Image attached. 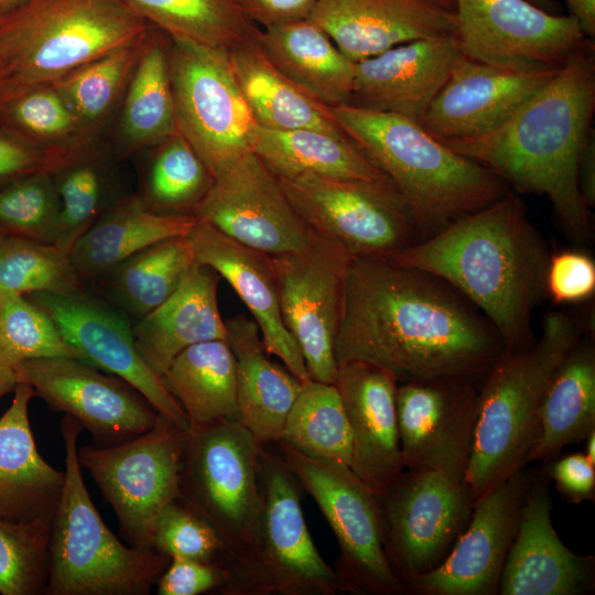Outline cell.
<instances>
[{"mask_svg":"<svg viewBox=\"0 0 595 595\" xmlns=\"http://www.w3.org/2000/svg\"><path fill=\"white\" fill-rule=\"evenodd\" d=\"M505 349L486 316L444 280L392 261L353 258L334 353L398 383L478 382Z\"/></svg>","mask_w":595,"mask_h":595,"instance_id":"cell-1","label":"cell"},{"mask_svg":"<svg viewBox=\"0 0 595 595\" xmlns=\"http://www.w3.org/2000/svg\"><path fill=\"white\" fill-rule=\"evenodd\" d=\"M548 245L518 192L467 214L391 261L429 272L461 292L491 323L505 349L532 345V316L548 296Z\"/></svg>","mask_w":595,"mask_h":595,"instance_id":"cell-2","label":"cell"},{"mask_svg":"<svg viewBox=\"0 0 595 595\" xmlns=\"http://www.w3.org/2000/svg\"><path fill=\"white\" fill-rule=\"evenodd\" d=\"M594 112V41L587 40L502 125L442 142L519 193L545 196L569 237L583 242L591 235L592 214L578 192L577 162Z\"/></svg>","mask_w":595,"mask_h":595,"instance_id":"cell-3","label":"cell"},{"mask_svg":"<svg viewBox=\"0 0 595 595\" xmlns=\"http://www.w3.org/2000/svg\"><path fill=\"white\" fill-rule=\"evenodd\" d=\"M329 108L396 186L421 240L509 191L490 169L455 152L415 120L350 104Z\"/></svg>","mask_w":595,"mask_h":595,"instance_id":"cell-4","label":"cell"},{"mask_svg":"<svg viewBox=\"0 0 595 595\" xmlns=\"http://www.w3.org/2000/svg\"><path fill=\"white\" fill-rule=\"evenodd\" d=\"M583 332L573 315L548 312L540 337L524 349H504L485 375L464 476L472 504L528 464L544 390Z\"/></svg>","mask_w":595,"mask_h":595,"instance_id":"cell-5","label":"cell"},{"mask_svg":"<svg viewBox=\"0 0 595 595\" xmlns=\"http://www.w3.org/2000/svg\"><path fill=\"white\" fill-rule=\"evenodd\" d=\"M153 25L123 0H23L0 13V65L11 97L53 86Z\"/></svg>","mask_w":595,"mask_h":595,"instance_id":"cell-6","label":"cell"},{"mask_svg":"<svg viewBox=\"0 0 595 595\" xmlns=\"http://www.w3.org/2000/svg\"><path fill=\"white\" fill-rule=\"evenodd\" d=\"M82 425L61 420L65 482L52 521L47 595H145L171 558L155 549L127 547L93 504L78 461Z\"/></svg>","mask_w":595,"mask_h":595,"instance_id":"cell-7","label":"cell"},{"mask_svg":"<svg viewBox=\"0 0 595 595\" xmlns=\"http://www.w3.org/2000/svg\"><path fill=\"white\" fill-rule=\"evenodd\" d=\"M261 504L247 540L223 558L221 595H336V573L310 534L300 485L281 456L263 447Z\"/></svg>","mask_w":595,"mask_h":595,"instance_id":"cell-8","label":"cell"},{"mask_svg":"<svg viewBox=\"0 0 595 595\" xmlns=\"http://www.w3.org/2000/svg\"><path fill=\"white\" fill-rule=\"evenodd\" d=\"M263 447L241 421H216L187 432L178 500L214 528L224 556L247 540L256 522Z\"/></svg>","mask_w":595,"mask_h":595,"instance_id":"cell-9","label":"cell"},{"mask_svg":"<svg viewBox=\"0 0 595 595\" xmlns=\"http://www.w3.org/2000/svg\"><path fill=\"white\" fill-rule=\"evenodd\" d=\"M275 444L336 537L339 553L333 569L342 593H404L385 552L379 497L348 465L305 455L282 441Z\"/></svg>","mask_w":595,"mask_h":595,"instance_id":"cell-10","label":"cell"},{"mask_svg":"<svg viewBox=\"0 0 595 595\" xmlns=\"http://www.w3.org/2000/svg\"><path fill=\"white\" fill-rule=\"evenodd\" d=\"M169 39L176 127L215 180L251 151L257 125L236 82L228 51Z\"/></svg>","mask_w":595,"mask_h":595,"instance_id":"cell-11","label":"cell"},{"mask_svg":"<svg viewBox=\"0 0 595 595\" xmlns=\"http://www.w3.org/2000/svg\"><path fill=\"white\" fill-rule=\"evenodd\" d=\"M278 178L309 227L342 245L353 258L391 261L421 240L415 220L392 182L314 173Z\"/></svg>","mask_w":595,"mask_h":595,"instance_id":"cell-12","label":"cell"},{"mask_svg":"<svg viewBox=\"0 0 595 595\" xmlns=\"http://www.w3.org/2000/svg\"><path fill=\"white\" fill-rule=\"evenodd\" d=\"M186 430L160 414L155 425L112 446L87 445L78 461L111 506L132 547L153 548L162 510L180 498V470Z\"/></svg>","mask_w":595,"mask_h":595,"instance_id":"cell-13","label":"cell"},{"mask_svg":"<svg viewBox=\"0 0 595 595\" xmlns=\"http://www.w3.org/2000/svg\"><path fill=\"white\" fill-rule=\"evenodd\" d=\"M378 497L385 552L403 588L447 556L473 508L464 480L430 468H404Z\"/></svg>","mask_w":595,"mask_h":595,"instance_id":"cell-14","label":"cell"},{"mask_svg":"<svg viewBox=\"0 0 595 595\" xmlns=\"http://www.w3.org/2000/svg\"><path fill=\"white\" fill-rule=\"evenodd\" d=\"M353 256L338 242L317 235L295 252L272 256L283 322L313 380L335 383L334 345Z\"/></svg>","mask_w":595,"mask_h":595,"instance_id":"cell-15","label":"cell"},{"mask_svg":"<svg viewBox=\"0 0 595 595\" xmlns=\"http://www.w3.org/2000/svg\"><path fill=\"white\" fill-rule=\"evenodd\" d=\"M454 4L463 54L493 66L559 69L588 40L572 15L549 13L527 0H454Z\"/></svg>","mask_w":595,"mask_h":595,"instance_id":"cell-16","label":"cell"},{"mask_svg":"<svg viewBox=\"0 0 595 595\" xmlns=\"http://www.w3.org/2000/svg\"><path fill=\"white\" fill-rule=\"evenodd\" d=\"M19 383L75 419L97 446H112L151 430L160 413L129 383L73 358H39L17 366Z\"/></svg>","mask_w":595,"mask_h":595,"instance_id":"cell-17","label":"cell"},{"mask_svg":"<svg viewBox=\"0 0 595 595\" xmlns=\"http://www.w3.org/2000/svg\"><path fill=\"white\" fill-rule=\"evenodd\" d=\"M194 216L271 256L301 251L317 237L290 202L278 176L252 151L214 180Z\"/></svg>","mask_w":595,"mask_h":595,"instance_id":"cell-18","label":"cell"},{"mask_svg":"<svg viewBox=\"0 0 595 595\" xmlns=\"http://www.w3.org/2000/svg\"><path fill=\"white\" fill-rule=\"evenodd\" d=\"M531 476L523 468L480 496L447 556L404 585L419 595L498 594Z\"/></svg>","mask_w":595,"mask_h":595,"instance_id":"cell-19","label":"cell"},{"mask_svg":"<svg viewBox=\"0 0 595 595\" xmlns=\"http://www.w3.org/2000/svg\"><path fill=\"white\" fill-rule=\"evenodd\" d=\"M478 389L466 379L398 383L397 423L404 468H430L464 480Z\"/></svg>","mask_w":595,"mask_h":595,"instance_id":"cell-20","label":"cell"},{"mask_svg":"<svg viewBox=\"0 0 595 595\" xmlns=\"http://www.w3.org/2000/svg\"><path fill=\"white\" fill-rule=\"evenodd\" d=\"M55 322L86 363L119 377L162 415L182 429L190 421L180 403L141 358L127 317L84 290L73 294L37 292L28 295Z\"/></svg>","mask_w":595,"mask_h":595,"instance_id":"cell-21","label":"cell"},{"mask_svg":"<svg viewBox=\"0 0 595 595\" xmlns=\"http://www.w3.org/2000/svg\"><path fill=\"white\" fill-rule=\"evenodd\" d=\"M559 69L519 72L463 54L420 125L441 141L487 133L509 119Z\"/></svg>","mask_w":595,"mask_h":595,"instance_id":"cell-22","label":"cell"},{"mask_svg":"<svg viewBox=\"0 0 595 595\" xmlns=\"http://www.w3.org/2000/svg\"><path fill=\"white\" fill-rule=\"evenodd\" d=\"M462 55L452 33L400 44L355 62L349 104L420 123Z\"/></svg>","mask_w":595,"mask_h":595,"instance_id":"cell-23","label":"cell"},{"mask_svg":"<svg viewBox=\"0 0 595 595\" xmlns=\"http://www.w3.org/2000/svg\"><path fill=\"white\" fill-rule=\"evenodd\" d=\"M334 385L351 432L349 467L380 496L404 469L397 423L398 381L377 365L348 360L337 364Z\"/></svg>","mask_w":595,"mask_h":595,"instance_id":"cell-24","label":"cell"},{"mask_svg":"<svg viewBox=\"0 0 595 595\" xmlns=\"http://www.w3.org/2000/svg\"><path fill=\"white\" fill-rule=\"evenodd\" d=\"M553 501L531 478L518 530L502 570L501 595H580L591 591L594 558L572 552L552 526Z\"/></svg>","mask_w":595,"mask_h":595,"instance_id":"cell-25","label":"cell"},{"mask_svg":"<svg viewBox=\"0 0 595 595\" xmlns=\"http://www.w3.org/2000/svg\"><path fill=\"white\" fill-rule=\"evenodd\" d=\"M309 19L353 62L415 40L456 34L455 12L435 0H318Z\"/></svg>","mask_w":595,"mask_h":595,"instance_id":"cell-26","label":"cell"},{"mask_svg":"<svg viewBox=\"0 0 595 595\" xmlns=\"http://www.w3.org/2000/svg\"><path fill=\"white\" fill-rule=\"evenodd\" d=\"M187 236L196 263L223 277L248 307L267 353L301 381L310 379L281 315L272 256L231 239L199 218Z\"/></svg>","mask_w":595,"mask_h":595,"instance_id":"cell-27","label":"cell"},{"mask_svg":"<svg viewBox=\"0 0 595 595\" xmlns=\"http://www.w3.org/2000/svg\"><path fill=\"white\" fill-rule=\"evenodd\" d=\"M34 390L18 383L10 407L0 418V517L15 522H52L65 472L37 451L29 420Z\"/></svg>","mask_w":595,"mask_h":595,"instance_id":"cell-28","label":"cell"},{"mask_svg":"<svg viewBox=\"0 0 595 595\" xmlns=\"http://www.w3.org/2000/svg\"><path fill=\"white\" fill-rule=\"evenodd\" d=\"M216 274L210 268L196 263L164 303L132 325L138 353L159 377L186 348L203 342L226 339Z\"/></svg>","mask_w":595,"mask_h":595,"instance_id":"cell-29","label":"cell"},{"mask_svg":"<svg viewBox=\"0 0 595 595\" xmlns=\"http://www.w3.org/2000/svg\"><path fill=\"white\" fill-rule=\"evenodd\" d=\"M226 331L236 360L240 421L261 445L278 443L302 381L270 359L253 320L237 315L227 320Z\"/></svg>","mask_w":595,"mask_h":595,"instance_id":"cell-30","label":"cell"},{"mask_svg":"<svg viewBox=\"0 0 595 595\" xmlns=\"http://www.w3.org/2000/svg\"><path fill=\"white\" fill-rule=\"evenodd\" d=\"M256 34L228 50L236 82L256 125L271 130L314 129L347 134L329 107L273 65Z\"/></svg>","mask_w":595,"mask_h":595,"instance_id":"cell-31","label":"cell"},{"mask_svg":"<svg viewBox=\"0 0 595 595\" xmlns=\"http://www.w3.org/2000/svg\"><path fill=\"white\" fill-rule=\"evenodd\" d=\"M197 217L163 215L137 196L120 198L75 241L71 261L83 281L100 280L138 251L167 238L187 236Z\"/></svg>","mask_w":595,"mask_h":595,"instance_id":"cell-32","label":"cell"},{"mask_svg":"<svg viewBox=\"0 0 595 595\" xmlns=\"http://www.w3.org/2000/svg\"><path fill=\"white\" fill-rule=\"evenodd\" d=\"M256 36L273 65L306 94L327 107L349 104L355 62L312 20L259 29Z\"/></svg>","mask_w":595,"mask_h":595,"instance_id":"cell-33","label":"cell"},{"mask_svg":"<svg viewBox=\"0 0 595 595\" xmlns=\"http://www.w3.org/2000/svg\"><path fill=\"white\" fill-rule=\"evenodd\" d=\"M595 431V347L583 337L561 360L544 390L528 463L547 462Z\"/></svg>","mask_w":595,"mask_h":595,"instance_id":"cell-34","label":"cell"},{"mask_svg":"<svg viewBox=\"0 0 595 595\" xmlns=\"http://www.w3.org/2000/svg\"><path fill=\"white\" fill-rule=\"evenodd\" d=\"M250 149L280 178L314 173L337 178L391 182L348 134L314 129L271 130L256 126Z\"/></svg>","mask_w":595,"mask_h":595,"instance_id":"cell-35","label":"cell"},{"mask_svg":"<svg viewBox=\"0 0 595 595\" xmlns=\"http://www.w3.org/2000/svg\"><path fill=\"white\" fill-rule=\"evenodd\" d=\"M160 378L186 413L190 428L240 421L236 360L227 339L186 348Z\"/></svg>","mask_w":595,"mask_h":595,"instance_id":"cell-36","label":"cell"},{"mask_svg":"<svg viewBox=\"0 0 595 595\" xmlns=\"http://www.w3.org/2000/svg\"><path fill=\"white\" fill-rule=\"evenodd\" d=\"M195 264L188 236L172 237L130 256L100 280L120 307L139 320L164 303Z\"/></svg>","mask_w":595,"mask_h":595,"instance_id":"cell-37","label":"cell"},{"mask_svg":"<svg viewBox=\"0 0 595 595\" xmlns=\"http://www.w3.org/2000/svg\"><path fill=\"white\" fill-rule=\"evenodd\" d=\"M150 30L132 72L122 111L129 149L162 144L178 130L169 74V41Z\"/></svg>","mask_w":595,"mask_h":595,"instance_id":"cell-38","label":"cell"},{"mask_svg":"<svg viewBox=\"0 0 595 595\" xmlns=\"http://www.w3.org/2000/svg\"><path fill=\"white\" fill-rule=\"evenodd\" d=\"M151 25L171 37L230 50L259 28L236 0H123Z\"/></svg>","mask_w":595,"mask_h":595,"instance_id":"cell-39","label":"cell"},{"mask_svg":"<svg viewBox=\"0 0 595 595\" xmlns=\"http://www.w3.org/2000/svg\"><path fill=\"white\" fill-rule=\"evenodd\" d=\"M280 441L305 455L349 466L351 432L336 386L311 378L302 381Z\"/></svg>","mask_w":595,"mask_h":595,"instance_id":"cell-40","label":"cell"},{"mask_svg":"<svg viewBox=\"0 0 595 595\" xmlns=\"http://www.w3.org/2000/svg\"><path fill=\"white\" fill-rule=\"evenodd\" d=\"M214 183L206 165L177 131L162 143L145 177L142 195L151 212L163 215H193Z\"/></svg>","mask_w":595,"mask_h":595,"instance_id":"cell-41","label":"cell"},{"mask_svg":"<svg viewBox=\"0 0 595 595\" xmlns=\"http://www.w3.org/2000/svg\"><path fill=\"white\" fill-rule=\"evenodd\" d=\"M84 290L69 252L57 245L0 238V298L37 292L73 294Z\"/></svg>","mask_w":595,"mask_h":595,"instance_id":"cell-42","label":"cell"},{"mask_svg":"<svg viewBox=\"0 0 595 595\" xmlns=\"http://www.w3.org/2000/svg\"><path fill=\"white\" fill-rule=\"evenodd\" d=\"M148 34L85 64L53 85L86 130L115 102L134 69Z\"/></svg>","mask_w":595,"mask_h":595,"instance_id":"cell-43","label":"cell"},{"mask_svg":"<svg viewBox=\"0 0 595 595\" xmlns=\"http://www.w3.org/2000/svg\"><path fill=\"white\" fill-rule=\"evenodd\" d=\"M0 127L41 147L86 145V129L54 86L24 91L0 106Z\"/></svg>","mask_w":595,"mask_h":595,"instance_id":"cell-44","label":"cell"},{"mask_svg":"<svg viewBox=\"0 0 595 595\" xmlns=\"http://www.w3.org/2000/svg\"><path fill=\"white\" fill-rule=\"evenodd\" d=\"M0 346L17 364L39 358H73L86 363L53 318L22 294L0 298Z\"/></svg>","mask_w":595,"mask_h":595,"instance_id":"cell-45","label":"cell"},{"mask_svg":"<svg viewBox=\"0 0 595 595\" xmlns=\"http://www.w3.org/2000/svg\"><path fill=\"white\" fill-rule=\"evenodd\" d=\"M52 522H15L0 517V593L45 594Z\"/></svg>","mask_w":595,"mask_h":595,"instance_id":"cell-46","label":"cell"},{"mask_svg":"<svg viewBox=\"0 0 595 595\" xmlns=\"http://www.w3.org/2000/svg\"><path fill=\"white\" fill-rule=\"evenodd\" d=\"M60 199L55 245L69 252L75 241L108 208L102 169L86 152L74 156L52 174Z\"/></svg>","mask_w":595,"mask_h":595,"instance_id":"cell-47","label":"cell"},{"mask_svg":"<svg viewBox=\"0 0 595 595\" xmlns=\"http://www.w3.org/2000/svg\"><path fill=\"white\" fill-rule=\"evenodd\" d=\"M60 199L52 174L20 178L0 188V238L54 244Z\"/></svg>","mask_w":595,"mask_h":595,"instance_id":"cell-48","label":"cell"},{"mask_svg":"<svg viewBox=\"0 0 595 595\" xmlns=\"http://www.w3.org/2000/svg\"><path fill=\"white\" fill-rule=\"evenodd\" d=\"M153 548L170 558L218 565L225 551L214 528L180 500L169 504L160 513L153 533Z\"/></svg>","mask_w":595,"mask_h":595,"instance_id":"cell-49","label":"cell"},{"mask_svg":"<svg viewBox=\"0 0 595 595\" xmlns=\"http://www.w3.org/2000/svg\"><path fill=\"white\" fill-rule=\"evenodd\" d=\"M82 147H41L0 127V188L35 174H53L74 156Z\"/></svg>","mask_w":595,"mask_h":595,"instance_id":"cell-50","label":"cell"},{"mask_svg":"<svg viewBox=\"0 0 595 595\" xmlns=\"http://www.w3.org/2000/svg\"><path fill=\"white\" fill-rule=\"evenodd\" d=\"M547 293L555 303H572L595 292V262L586 253L563 250L551 255L547 271Z\"/></svg>","mask_w":595,"mask_h":595,"instance_id":"cell-51","label":"cell"},{"mask_svg":"<svg viewBox=\"0 0 595 595\" xmlns=\"http://www.w3.org/2000/svg\"><path fill=\"white\" fill-rule=\"evenodd\" d=\"M223 570L218 564L171 558L156 582L159 595H199L221 588Z\"/></svg>","mask_w":595,"mask_h":595,"instance_id":"cell-52","label":"cell"},{"mask_svg":"<svg viewBox=\"0 0 595 595\" xmlns=\"http://www.w3.org/2000/svg\"><path fill=\"white\" fill-rule=\"evenodd\" d=\"M549 474L561 495L572 504L594 498L595 465L584 453L567 454L554 461Z\"/></svg>","mask_w":595,"mask_h":595,"instance_id":"cell-53","label":"cell"},{"mask_svg":"<svg viewBox=\"0 0 595 595\" xmlns=\"http://www.w3.org/2000/svg\"><path fill=\"white\" fill-rule=\"evenodd\" d=\"M244 14L256 25L269 28L309 19L318 0H236Z\"/></svg>","mask_w":595,"mask_h":595,"instance_id":"cell-54","label":"cell"},{"mask_svg":"<svg viewBox=\"0 0 595 595\" xmlns=\"http://www.w3.org/2000/svg\"><path fill=\"white\" fill-rule=\"evenodd\" d=\"M577 187L585 205L595 207V131H589L578 156Z\"/></svg>","mask_w":595,"mask_h":595,"instance_id":"cell-55","label":"cell"},{"mask_svg":"<svg viewBox=\"0 0 595 595\" xmlns=\"http://www.w3.org/2000/svg\"><path fill=\"white\" fill-rule=\"evenodd\" d=\"M572 15L578 23L583 34L594 41L595 36V0H565Z\"/></svg>","mask_w":595,"mask_h":595,"instance_id":"cell-56","label":"cell"},{"mask_svg":"<svg viewBox=\"0 0 595 595\" xmlns=\"http://www.w3.org/2000/svg\"><path fill=\"white\" fill-rule=\"evenodd\" d=\"M17 366L0 346V400L8 393L13 392L19 383Z\"/></svg>","mask_w":595,"mask_h":595,"instance_id":"cell-57","label":"cell"},{"mask_svg":"<svg viewBox=\"0 0 595 595\" xmlns=\"http://www.w3.org/2000/svg\"><path fill=\"white\" fill-rule=\"evenodd\" d=\"M585 440L586 446L584 455L593 465H595V431L592 432Z\"/></svg>","mask_w":595,"mask_h":595,"instance_id":"cell-58","label":"cell"},{"mask_svg":"<svg viewBox=\"0 0 595 595\" xmlns=\"http://www.w3.org/2000/svg\"><path fill=\"white\" fill-rule=\"evenodd\" d=\"M530 3L534 4L536 7L549 12L554 13L556 12V4L553 0H527Z\"/></svg>","mask_w":595,"mask_h":595,"instance_id":"cell-59","label":"cell"},{"mask_svg":"<svg viewBox=\"0 0 595 595\" xmlns=\"http://www.w3.org/2000/svg\"><path fill=\"white\" fill-rule=\"evenodd\" d=\"M23 0H0V13L15 7Z\"/></svg>","mask_w":595,"mask_h":595,"instance_id":"cell-60","label":"cell"},{"mask_svg":"<svg viewBox=\"0 0 595 595\" xmlns=\"http://www.w3.org/2000/svg\"><path fill=\"white\" fill-rule=\"evenodd\" d=\"M435 1L443 4L444 7L448 8L452 11H454L455 9L454 0H435Z\"/></svg>","mask_w":595,"mask_h":595,"instance_id":"cell-61","label":"cell"},{"mask_svg":"<svg viewBox=\"0 0 595 595\" xmlns=\"http://www.w3.org/2000/svg\"><path fill=\"white\" fill-rule=\"evenodd\" d=\"M3 89H4V74L0 65V101L2 98Z\"/></svg>","mask_w":595,"mask_h":595,"instance_id":"cell-62","label":"cell"}]
</instances>
